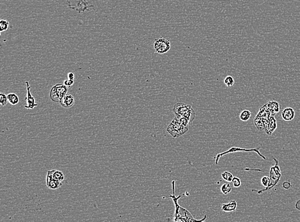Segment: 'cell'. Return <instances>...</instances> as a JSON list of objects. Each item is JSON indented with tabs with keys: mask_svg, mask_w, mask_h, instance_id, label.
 Listing matches in <instances>:
<instances>
[{
	"mask_svg": "<svg viewBox=\"0 0 300 222\" xmlns=\"http://www.w3.org/2000/svg\"><path fill=\"white\" fill-rule=\"evenodd\" d=\"M174 184H175V181H173V182H172V189H173V191H174L173 195H170V197L173 199L174 204H175V207L174 221H185V222H186V221H204L205 219H206V215H205V217L202 220H196L195 218H193L191 214L189 212L187 209H186L185 208L179 206L177 201H178V199H179L182 197V195H179L178 197H175V192H174V188H175Z\"/></svg>",
	"mask_w": 300,
	"mask_h": 222,
	"instance_id": "1",
	"label": "cell"
},
{
	"mask_svg": "<svg viewBox=\"0 0 300 222\" xmlns=\"http://www.w3.org/2000/svg\"><path fill=\"white\" fill-rule=\"evenodd\" d=\"M189 124L190 122L187 119L176 115L168 126L167 131L172 137L177 138L188 131Z\"/></svg>",
	"mask_w": 300,
	"mask_h": 222,
	"instance_id": "2",
	"label": "cell"
},
{
	"mask_svg": "<svg viewBox=\"0 0 300 222\" xmlns=\"http://www.w3.org/2000/svg\"><path fill=\"white\" fill-rule=\"evenodd\" d=\"M174 112L175 115L187 119L189 122L191 123L195 117V113L193 108L182 103H177L174 108Z\"/></svg>",
	"mask_w": 300,
	"mask_h": 222,
	"instance_id": "3",
	"label": "cell"
},
{
	"mask_svg": "<svg viewBox=\"0 0 300 222\" xmlns=\"http://www.w3.org/2000/svg\"><path fill=\"white\" fill-rule=\"evenodd\" d=\"M67 87L62 83H58L51 88L49 97L54 102H60L62 98L67 93Z\"/></svg>",
	"mask_w": 300,
	"mask_h": 222,
	"instance_id": "4",
	"label": "cell"
},
{
	"mask_svg": "<svg viewBox=\"0 0 300 222\" xmlns=\"http://www.w3.org/2000/svg\"><path fill=\"white\" fill-rule=\"evenodd\" d=\"M273 159L275 161L276 165L271 168L270 177H269L270 180H271V184L268 188H266V189H265V190L259 191L258 193H260L261 192H262V191L271 189L272 188L274 187L275 185L277 184V183L279 182V181L281 178L282 174H281L279 166V162H278V161L275 158H273Z\"/></svg>",
	"mask_w": 300,
	"mask_h": 222,
	"instance_id": "5",
	"label": "cell"
},
{
	"mask_svg": "<svg viewBox=\"0 0 300 222\" xmlns=\"http://www.w3.org/2000/svg\"><path fill=\"white\" fill-rule=\"evenodd\" d=\"M154 48L158 54H163L167 53L171 48L170 42L164 37L156 38L154 41Z\"/></svg>",
	"mask_w": 300,
	"mask_h": 222,
	"instance_id": "6",
	"label": "cell"
},
{
	"mask_svg": "<svg viewBox=\"0 0 300 222\" xmlns=\"http://www.w3.org/2000/svg\"><path fill=\"white\" fill-rule=\"evenodd\" d=\"M260 149V147L248 149H243V148L233 147L230 148L229 150H228L227 151H225V152H223L222 153L217 154V156H216V158H215V163L216 165L218 164L219 159L221 156H224L225 154H229V153H233V152H255L256 153H257L261 158H262L264 159H266V158L265 156H264L260 152V151H259Z\"/></svg>",
	"mask_w": 300,
	"mask_h": 222,
	"instance_id": "7",
	"label": "cell"
},
{
	"mask_svg": "<svg viewBox=\"0 0 300 222\" xmlns=\"http://www.w3.org/2000/svg\"><path fill=\"white\" fill-rule=\"evenodd\" d=\"M25 83H26V84L28 94H27L26 98L25 99V100L26 101V104L25 105L24 108H26V109H31L34 108L35 106H38V104L36 103V102H35V99L34 97H33L32 96V94L31 93V90H30V89H31V86L30 85L29 82L28 81H26Z\"/></svg>",
	"mask_w": 300,
	"mask_h": 222,
	"instance_id": "8",
	"label": "cell"
},
{
	"mask_svg": "<svg viewBox=\"0 0 300 222\" xmlns=\"http://www.w3.org/2000/svg\"><path fill=\"white\" fill-rule=\"evenodd\" d=\"M62 185V182H59L53 178L50 170L47 171L46 176V186L50 190H57Z\"/></svg>",
	"mask_w": 300,
	"mask_h": 222,
	"instance_id": "9",
	"label": "cell"
},
{
	"mask_svg": "<svg viewBox=\"0 0 300 222\" xmlns=\"http://www.w3.org/2000/svg\"><path fill=\"white\" fill-rule=\"evenodd\" d=\"M74 102L75 100L73 96H72L71 94H66V95L64 96L62 98V99L60 100V101L59 103L63 107L65 108H71L72 106H73Z\"/></svg>",
	"mask_w": 300,
	"mask_h": 222,
	"instance_id": "10",
	"label": "cell"
},
{
	"mask_svg": "<svg viewBox=\"0 0 300 222\" xmlns=\"http://www.w3.org/2000/svg\"><path fill=\"white\" fill-rule=\"evenodd\" d=\"M295 116V112L292 108H285L282 113V117L285 121H291Z\"/></svg>",
	"mask_w": 300,
	"mask_h": 222,
	"instance_id": "11",
	"label": "cell"
},
{
	"mask_svg": "<svg viewBox=\"0 0 300 222\" xmlns=\"http://www.w3.org/2000/svg\"><path fill=\"white\" fill-rule=\"evenodd\" d=\"M237 201H231L227 204H223L221 205V210L223 211L224 212H232L234 211L237 208Z\"/></svg>",
	"mask_w": 300,
	"mask_h": 222,
	"instance_id": "12",
	"label": "cell"
},
{
	"mask_svg": "<svg viewBox=\"0 0 300 222\" xmlns=\"http://www.w3.org/2000/svg\"><path fill=\"white\" fill-rule=\"evenodd\" d=\"M50 172L53 178L57 181L62 182L65 179V175L62 171L58 170H50Z\"/></svg>",
	"mask_w": 300,
	"mask_h": 222,
	"instance_id": "13",
	"label": "cell"
},
{
	"mask_svg": "<svg viewBox=\"0 0 300 222\" xmlns=\"http://www.w3.org/2000/svg\"><path fill=\"white\" fill-rule=\"evenodd\" d=\"M7 98L8 102L12 105H16L19 102V99L18 96L14 93H8L7 95Z\"/></svg>",
	"mask_w": 300,
	"mask_h": 222,
	"instance_id": "14",
	"label": "cell"
},
{
	"mask_svg": "<svg viewBox=\"0 0 300 222\" xmlns=\"http://www.w3.org/2000/svg\"><path fill=\"white\" fill-rule=\"evenodd\" d=\"M251 116H252V113L250 111H249L248 109H244L241 113L240 117L242 121L246 122L250 119Z\"/></svg>",
	"mask_w": 300,
	"mask_h": 222,
	"instance_id": "15",
	"label": "cell"
},
{
	"mask_svg": "<svg viewBox=\"0 0 300 222\" xmlns=\"http://www.w3.org/2000/svg\"><path fill=\"white\" fill-rule=\"evenodd\" d=\"M232 191V186L229 184V183H225L221 186V191L224 195H227L231 192Z\"/></svg>",
	"mask_w": 300,
	"mask_h": 222,
	"instance_id": "16",
	"label": "cell"
},
{
	"mask_svg": "<svg viewBox=\"0 0 300 222\" xmlns=\"http://www.w3.org/2000/svg\"><path fill=\"white\" fill-rule=\"evenodd\" d=\"M221 177L225 181L228 182H232V180L234 177V175L230 173L229 171H225L224 172L221 174Z\"/></svg>",
	"mask_w": 300,
	"mask_h": 222,
	"instance_id": "17",
	"label": "cell"
},
{
	"mask_svg": "<svg viewBox=\"0 0 300 222\" xmlns=\"http://www.w3.org/2000/svg\"><path fill=\"white\" fill-rule=\"evenodd\" d=\"M9 27V22L7 20L2 19L0 21V31L3 32L8 30Z\"/></svg>",
	"mask_w": 300,
	"mask_h": 222,
	"instance_id": "18",
	"label": "cell"
},
{
	"mask_svg": "<svg viewBox=\"0 0 300 222\" xmlns=\"http://www.w3.org/2000/svg\"><path fill=\"white\" fill-rule=\"evenodd\" d=\"M224 83H225V84L227 87H232V86L234 85L235 81H234V77H233L232 76H228L225 78Z\"/></svg>",
	"mask_w": 300,
	"mask_h": 222,
	"instance_id": "19",
	"label": "cell"
},
{
	"mask_svg": "<svg viewBox=\"0 0 300 222\" xmlns=\"http://www.w3.org/2000/svg\"><path fill=\"white\" fill-rule=\"evenodd\" d=\"M261 184H262L263 186L268 188L271 184V180L269 177L268 176H264L261 179Z\"/></svg>",
	"mask_w": 300,
	"mask_h": 222,
	"instance_id": "20",
	"label": "cell"
},
{
	"mask_svg": "<svg viewBox=\"0 0 300 222\" xmlns=\"http://www.w3.org/2000/svg\"><path fill=\"white\" fill-rule=\"evenodd\" d=\"M8 101L7 96H5V94L3 93H0V103H1L2 106H6Z\"/></svg>",
	"mask_w": 300,
	"mask_h": 222,
	"instance_id": "21",
	"label": "cell"
},
{
	"mask_svg": "<svg viewBox=\"0 0 300 222\" xmlns=\"http://www.w3.org/2000/svg\"><path fill=\"white\" fill-rule=\"evenodd\" d=\"M232 182L235 188H239L241 185V180L237 177H234L232 180Z\"/></svg>",
	"mask_w": 300,
	"mask_h": 222,
	"instance_id": "22",
	"label": "cell"
},
{
	"mask_svg": "<svg viewBox=\"0 0 300 222\" xmlns=\"http://www.w3.org/2000/svg\"><path fill=\"white\" fill-rule=\"evenodd\" d=\"M74 83V80H70V79H68V80H65V81H64V84L65 86L67 87H71V86H73V85Z\"/></svg>",
	"mask_w": 300,
	"mask_h": 222,
	"instance_id": "23",
	"label": "cell"
},
{
	"mask_svg": "<svg viewBox=\"0 0 300 222\" xmlns=\"http://www.w3.org/2000/svg\"><path fill=\"white\" fill-rule=\"evenodd\" d=\"M283 187H284L285 189L288 190L289 188H290L291 187V183L289 181H285L283 183Z\"/></svg>",
	"mask_w": 300,
	"mask_h": 222,
	"instance_id": "24",
	"label": "cell"
},
{
	"mask_svg": "<svg viewBox=\"0 0 300 222\" xmlns=\"http://www.w3.org/2000/svg\"><path fill=\"white\" fill-rule=\"evenodd\" d=\"M74 77H75V76H74V74L73 73H69V74H68V78L69 79L74 80Z\"/></svg>",
	"mask_w": 300,
	"mask_h": 222,
	"instance_id": "25",
	"label": "cell"
},
{
	"mask_svg": "<svg viewBox=\"0 0 300 222\" xmlns=\"http://www.w3.org/2000/svg\"><path fill=\"white\" fill-rule=\"evenodd\" d=\"M295 207L298 210L300 211V199L298 200V201L296 202V203L295 204Z\"/></svg>",
	"mask_w": 300,
	"mask_h": 222,
	"instance_id": "26",
	"label": "cell"
}]
</instances>
